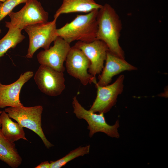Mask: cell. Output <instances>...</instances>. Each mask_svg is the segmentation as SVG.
<instances>
[{
    "label": "cell",
    "mask_w": 168,
    "mask_h": 168,
    "mask_svg": "<svg viewBox=\"0 0 168 168\" xmlns=\"http://www.w3.org/2000/svg\"><path fill=\"white\" fill-rule=\"evenodd\" d=\"M97 21L96 39L104 42L112 53L125 59L124 51L119 43L122 24L115 10L107 3L102 5L98 10Z\"/></svg>",
    "instance_id": "1"
},
{
    "label": "cell",
    "mask_w": 168,
    "mask_h": 168,
    "mask_svg": "<svg viewBox=\"0 0 168 168\" xmlns=\"http://www.w3.org/2000/svg\"><path fill=\"white\" fill-rule=\"evenodd\" d=\"M98 10L84 15H77L71 22L57 29L58 36L70 44L75 40L88 42L96 40Z\"/></svg>",
    "instance_id": "2"
},
{
    "label": "cell",
    "mask_w": 168,
    "mask_h": 168,
    "mask_svg": "<svg viewBox=\"0 0 168 168\" xmlns=\"http://www.w3.org/2000/svg\"><path fill=\"white\" fill-rule=\"evenodd\" d=\"M4 111L10 118L16 120L23 127L27 128L36 133L47 148L54 146L46 138L42 128V106L8 107Z\"/></svg>",
    "instance_id": "3"
},
{
    "label": "cell",
    "mask_w": 168,
    "mask_h": 168,
    "mask_svg": "<svg viewBox=\"0 0 168 168\" xmlns=\"http://www.w3.org/2000/svg\"><path fill=\"white\" fill-rule=\"evenodd\" d=\"M57 19L50 21L38 23L26 27L28 35L29 45L26 58H31L39 48L48 49L51 44L58 37L56 28Z\"/></svg>",
    "instance_id": "4"
},
{
    "label": "cell",
    "mask_w": 168,
    "mask_h": 168,
    "mask_svg": "<svg viewBox=\"0 0 168 168\" xmlns=\"http://www.w3.org/2000/svg\"><path fill=\"white\" fill-rule=\"evenodd\" d=\"M8 15L10 21H5L8 28H16L22 30L26 26L48 21L49 13L38 0H28L19 11H12Z\"/></svg>",
    "instance_id": "5"
},
{
    "label": "cell",
    "mask_w": 168,
    "mask_h": 168,
    "mask_svg": "<svg viewBox=\"0 0 168 168\" xmlns=\"http://www.w3.org/2000/svg\"><path fill=\"white\" fill-rule=\"evenodd\" d=\"M72 105L73 113L76 117L80 119H84L87 123L90 138L99 132L104 133L111 137H119L118 130L119 127L118 120L113 125H109L106 121L104 113L96 114L90 110L85 109L79 102L76 96L73 98Z\"/></svg>",
    "instance_id": "6"
},
{
    "label": "cell",
    "mask_w": 168,
    "mask_h": 168,
    "mask_svg": "<svg viewBox=\"0 0 168 168\" xmlns=\"http://www.w3.org/2000/svg\"><path fill=\"white\" fill-rule=\"evenodd\" d=\"M63 72L40 65L35 74L34 79L41 92L50 96H57L61 94L65 87Z\"/></svg>",
    "instance_id": "7"
},
{
    "label": "cell",
    "mask_w": 168,
    "mask_h": 168,
    "mask_svg": "<svg viewBox=\"0 0 168 168\" xmlns=\"http://www.w3.org/2000/svg\"><path fill=\"white\" fill-rule=\"evenodd\" d=\"M124 77L121 75L113 83L104 86L99 85L96 80H95L93 83L97 88V95L89 110L99 113L109 111L115 105L118 96L123 91Z\"/></svg>",
    "instance_id": "8"
},
{
    "label": "cell",
    "mask_w": 168,
    "mask_h": 168,
    "mask_svg": "<svg viewBox=\"0 0 168 168\" xmlns=\"http://www.w3.org/2000/svg\"><path fill=\"white\" fill-rule=\"evenodd\" d=\"M66 70L69 75L79 79L86 86L96 80L88 72L91 63L84 53L74 45L71 47L65 60Z\"/></svg>",
    "instance_id": "9"
},
{
    "label": "cell",
    "mask_w": 168,
    "mask_h": 168,
    "mask_svg": "<svg viewBox=\"0 0 168 168\" xmlns=\"http://www.w3.org/2000/svg\"><path fill=\"white\" fill-rule=\"evenodd\" d=\"M54 42L53 46L38 53L37 59L40 65H46L58 71L63 72L65 69L63 63L71 47L70 44L59 36Z\"/></svg>",
    "instance_id": "10"
},
{
    "label": "cell",
    "mask_w": 168,
    "mask_h": 168,
    "mask_svg": "<svg viewBox=\"0 0 168 168\" xmlns=\"http://www.w3.org/2000/svg\"><path fill=\"white\" fill-rule=\"evenodd\" d=\"M81 49L90 60L88 72L94 77L100 74L104 68L107 54L109 50L107 45L98 40L88 42L78 41L74 45Z\"/></svg>",
    "instance_id": "11"
},
{
    "label": "cell",
    "mask_w": 168,
    "mask_h": 168,
    "mask_svg": "<svg viewBox=\"0 0 168 168\" xmlns=\"http://www.w3.org/2000/svg\"><path fill=\"white\" fill-rule=\"evenodd\" d=\"M33 72L28 71L21 74L19 78L11 84L0 85V108L23 106L20 100L21 89L33 76Z\"/></svg>",
    "instance_id": "12"
},
{
    "label": "cell",
    "mask_w": 168,
    "mask_h": 168,
    "mask_svg": "<svg viewBox=\"0 0 168 168\" xmlns=\"http://www.w3.org/2000/svg\"><path fill=\"white\" fill-rule=\"evenodd\" d=\"M105 66L101 74L99 76V81L97 82L99 86H104L110 83L113 77L125 71L137 69L134 66L128 63L124 59L121 58L109 50L107 54Z\"/></svg>",
    "instance_id": "13"
},
{
    "label": "cell",
    "mask_w": 168,
    "mask_h": 168,
    "mask_svg": "<svg viewBox=\"0 0 168 168\" xmlns=\"http://www.w3.org/2000/svg\"><path fill=\"white\" fill-rule=\"evenodd\" d=\"M102 5L94 0H63L62 3L54 15L57 19L61 14L73 12L88 13L99 9Z\"/></svg>",
    "instance_id": "14"
},
{
    "label": "cell",
    "mask_w": 168,
    "mask_h": 168,
    "mask_svg": "<svg viewBox=\"0 0 168 168\" xmlns=\"http://www.w3.org/2000/svg\"><path fill=\"white\" fill-rule=\"evenodd\" d=\"M1 131L4 136L12 142L22 139L27 140L26 138L23 127L17 122L13 121L5 111L0 115Z\"/></svg>",
    "instance_id": "15"
},
{
    "label": "cell",
    "mask_w": 168,
    "mask_h": 168,
    "mask_svg": "<svg viewBox=\"0 0 168 168\" xmlns=\"http://www.w3.org/2000/svg\"><path fill=\"white\" fill-rule=\"evenodd\" d=\"M0 160L12 168H17L22 162V159L14 142L7 139L0 129Z\"/></svg>",
    "instance_id": "16"
},
{
    "label": "cell",
    "mask_w": 168,
    "mask_h": 168,
    "mask_svg": "<svg viewBox=\"0 0 168 168\" xmlns=\"http://www.w3.org/2000/svg\"><path fill=\"white\" fill-rule=\"evenodd\" d=\"M21 31L16 28H9L7 33L0 40V62L1 58L9 49L14 48L25 38Z\"/></svg>",
    "instance_id": "17"
},
{
    "label": "cell",
    "mask_w": 168,
    "mask_h": 168,
    "mask_svg": "<svg viewBox=\"0 0 168 168\" xmlns=\"http://www.w3.org/2000/svg\"><path fill=\"white\" fill-rule=\"evenodd\" d=\"M90 147V145L85 147H79L71 151L62 158L55 161H51L50 168H61L73 159L89 154Z\"/></svg>",
    "instance_id": "18"
},
{
    "label": "cell",
    "mask_w": 168,
    "mask_h": 168,
    "mask_svg": "<svg viewBox=\"0 0 168 168\" xmlns=\"http://www.w3.org/2000/svg\"><path fill=\"white\" fill-rule=\"evenodd\" d=\"M28 0H7L0 6V21L12 11L16 6L26 3Z\"/></svg>",
    "instance_id": "19"
},
{
    "label": "cell",
    "mask_w": 168,
    "mask_h": 168,
    "mask_svg": "<svg viewBox=\"0 0 168 168\" xmlns=\"http://www.w3.org/2000/svg\"><path fill=\"white\" fill-rule=\"evenodd\" d=\"M35 168H50V163L48 161L43 162L35 167Z\"/></svg>",
    "instance_id": "20"
},
{
    "label": "cell",
    "mask_w": 168,
    "mask_h": 168,
    "mask_svg": "<svg viewBox=\"0 0 168 168\" xmlns=\"http://www.w3.org/2000/svg\"><path fill=\"white\" fill-rule=\"evenodd\" d=\"M2 111L0 110V115L1 113H2ZM1 123L0 120V129H1Z\"/></svg>",
    "instance_id": "21"
},
{
    "label": "cell",
    "mask_w": 168,
    "mask_h": 168,
    "mask_svg": "<svg viewBox=\"0 0 168 168\" xmlns=\"http://www.w3.org/2000/svg\"><path fill=\"white\" fill-rule=\"evenodd\" d=\"M7 0H0V2H4L5 1Z\"/></svg>",
    "instance_id": "22"
},
{
    "label": "cell",
    "mask_w": 168,
    "mask_h": 168,
    "mask_svg": "<svg viewBox=\"0 0 168 168\" xmlns=\"http://www.w3.org/2000/svg\"><path fill=\"white\" fill-rule=\"evenodd\" d=\"M1 29L0 28V34L1 33Z\"/></svg>",
    "instance_id": "23"
},
{
    "label": "cell",
    "mask_w": 168,
    "mask_h": 168,
    "mask_svg": "<svg viewBox=\"0 0 168 168\" xmlns=\"http://www.w3.org/2000/svg\"><path fill=\"white\" fill-rule=\"evenodd\" d=\"M2 3V2H0V6L1 4Z\"/></svg>",
    "instance_id": "24"
},
{
    "label": "cell",
    "mask_w": 168,
    "mask_h": 168,
    "mask_svg": "<svg viewBox=\"0 0 168 168\" xmlns=\"http://www.w3.org/2000/svg\"><path fill=\"white\" fill-rule=\"evenodd\" d=\"M1 83L0 82V85H1Z\"/></svg>",
    "instance_id": "25"
}]
</instances>
